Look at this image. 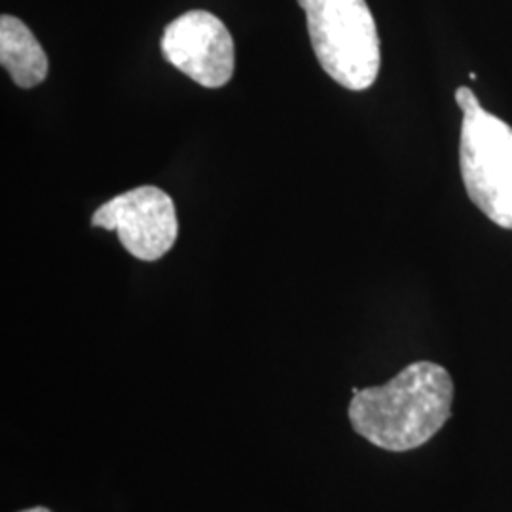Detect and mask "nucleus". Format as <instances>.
<instances>
[{
	"label": "nucleus",
	"instance_id": "obj_1",
	"mask_svg": "<svg viewBox=\"0 0 512 512\" xmlns=\"http://www.w3.org/2000/svg\"><path fill=\"white\" fill-rule=\"evenodd\" d=\"M454 382L444 366L418 361L391 382L357 389L349 421L357 435L387 452H408L433 439L452 416Z\"/></svg>",
	"mask_w": 512,
	"mask_h": 512
},
{
	"label": "nucleus",
	"instance_id": "obj_2",
	"mask_svg": "<svg viewBox=\"0 0 512 512\" xmlns=\"http://www.w3.org/2000/svg\"><path fill=\"white\" fill-rule=\"evenodd\" d=\"M456 103L463 112L459 167L465 190L488 219L512 230V128L482 109L469 86H459Z\"/></svg>",
	"mask_w": 512,
	"mask_h": 512
},
{
	"label": "nucleus",
	"instance_id": "obj_3",
	"mask_svg": "<svg viewBox=\"0 0 512 512\" xmlns=\"http://www.w3.org/2000/svg\"><path fill=\"white\" fill-rule=\"evenodd\" d=\"M298 4L306 12L321 69L346 90H368L380 73L382 54L366 0H298Z\"/></svg>",
	"mask_w": 512,
	"mask_h": 512
},
{
	"label": "nucleus",
	"instance_id": "obj_4",
	"mask_svg": "<svg viewBox=\"0 0 512 512\" xmlns=\"http://www.w3.org/2000/svg\"><path fill=\"white\" fill-rule=\"evenodd\" d=\"M92 226L116 232L129 255L145 262L167 255L179 236L175 202L156 186L114 196L93 213Z\"/></svg>",
	"mask_w": 512,
	"mask_h": 512
},
{
	"label": "nucleus",
	"instance_id": "obj_5",
	"mask_svg": "<svg viewBox=\"0 0 512 512\" xmlns=\"http://www.w3.org/2000/svg\"><path fill=\"white\" fill-rule=\"evenodd\" d=\"M162 54L177 71L209 90L226 86L236 69L234 38L205 10H190L165 27Z\"/></svg>",
	"mask_w": 512,
	"mask_h": 512
},
{
	"label": "nucleus",
	"instance_id": "obj_6",
	"mask_svg": "<svg viewBox=\"0 0 512 512\" xmlns=\"http://www.w3.org/2000/svg\"><path fill=\"white\" fill-rule=\"evenodd\" d=\"M0 63L21 90H31L48 76V55L31 29L14 16L0 18Z\"/></svg>",
	"mask_w": 512,
	"mask_h": 512
},
{
	"label": "nucleus",
	"instance_id": "obj_7",
	"mask_svg": "<svg viewBox=\"0 0 512 512\" xmlns=\"http://www.w3.org/2000/svg\"><path fill=\"white\" fill-rule=\"evenodd\" d=\"M21 512H52V511H48V509H44V507H35V509H27V511H21Z\"/></svg>",
	"mask_w": 512,
	"mask_h": 512
}]
</instances>
